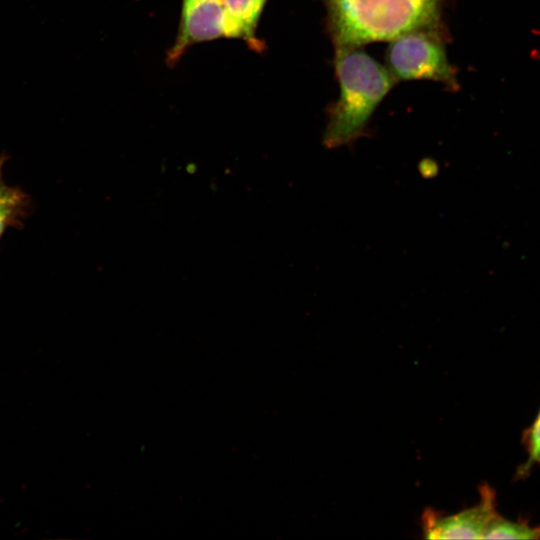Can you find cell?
Returning a JSON list of instances; mask_svg holds the SVG:
<instances>
[{
	"mask_svg": "<svg viewBox=\"0 0 540 540\" xmlns=\"http://www.w3.org/2000/svg\"><path fill=\"white\" fill-rule=\"evenodd\" d=\"M335 47L391 41L417 30L446 31L447 0H320Z\"/></svg>",
	"mask_w": 540,
	"mask_h": 540,
	"instance_id": "obj_1",
	"label": "cell"
},
{
	"mask_svg": "<svg viewBox=\"0 0 540 540\" xmlns=\"http://www.w3.org/2000/svg\"><path fill=\"white\" fill-rule=\"evenodd\" d=\"M338 100L330 107L323 141L329 148L348 144L365 131L373 112L398 82L387 67L360 47H337Z\"/></svg>",
	"mask_w": 540,
	"mask_h": 540,
	"instance_id": "obj_2",
	"label": "cell"
},
{
	"mask_svg": "<svg viewBox=\"0 0 540 540\" xmlns=\"http://www.w3.org/2000/svg\"><path fill=\"white\" fill-rule=\"evenodd\" d=\"M447 30H417L390 41L387 68L399 80H431L451 91L459 88L457 72L446 53Z\"/></svg>",
	"mask_w": 540,
	"mask_h": 540,
	"instance_id": "obj_3",
	"label": "cell"
},
{
	"mask_svg": "<svg viewBox=\"0 0 540 540\" xmlns=\"http://www.w3.org/2000/svg\"><path fill=\"white\" fill-rule=\"evenodd\" d=\"M219 38H230L223 0H182L178 31L166 63L173 67L191 46Z\"/></svg>",
	"mask_w": 540,
	"mask_h": 540,
	"instance_id": "obj_4",
	"label": "cell"
},
{
	"mask_svg": "<svg viewBox=\"0 0 540 540\" xmlns=\"http://www.w3.org/2000/svg\"><path fill=\"white\" fill-rule=\"evenodd\" d=\"M477 504L451 515L426 510L422 516L427 539H483L490 523L499 514L496 492L488 484L481 485Z\"/></svg>",
	"mask_w": 540,
	"mask_h": 540,
	"instance_id": "obj_5",
	"label": "cell"
},
{
	"mask_svg": "<svg viewBox=\"0 0 540 540\" xmlns=\"http://www.w3.org/2000/svg\"><path fill=\"white\" fill-rule=\"evenodd\" d=\"M230 38L240 39L254 52L261 53L265 43L257 37V28L267 0H223Z\"/></svg>",
	"mask_w": 540,
	"mask_h": 540,
	"instance_id": "obj_6",
	"label": "cell"
},
{
	"mask_svg": "<svg viewBox=\"0 0 540 540\" xmlns=\"http://www.w3.org/2000/svg\"><path fill=\"white\" fill-rule=\"evenodd\" d=\"M7 157L0 156V239L9 228H20L29 215V196L17 187L8 186L2 178Z\"/></svg>",
	"mask_w": 540,
	"mask_h": 540,
	"instance_id": "obj_7",
	"label": "cell"
},
{
	"mask_svg": "<svg viewBox=\"0 0 540 540\" xmlns=\"http://www.w3.org/2000/svg\"><path fill=\"white\" fill-rule=\"evenodd\" d=\"M483 539H540V524L532 527L527 521H512L498 514L490 523Z\"/></svg>",
	"mask_w": 540,
	"mask_h": 540,
	"instance_id": "obj_8",
	"label": "cell"
},
{
	"mask_svg": "<svg viewBox=\"0 0 540 540\" xmlns=\"http://www.w3.org/2000/svg\"><path fill=\"white\" fill-rule=\"evenodd\" d=\"M521 443L527 459L517 468L515 480L528 477L535 466H540V407L532 423L523 431Z\"/></svg>",
	"mask_w": 540,
	"mask_h": 540,
	"instance_id": "obj_9",
	"label": "cell"
}]
</instances>
